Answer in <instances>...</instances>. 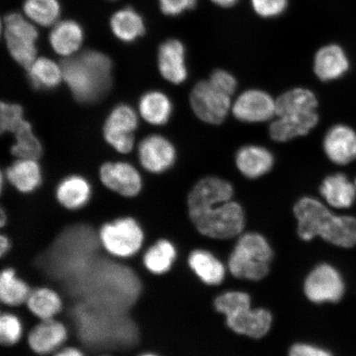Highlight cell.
Returning <instances> with one entry per match:
<instances>
[{
  "label": "cell",
  "mask_w": 356,
  "mask_h": 356,
  "mask_svg": "<svg viewBox=\"0 0 356 356\" xmlns=\"http://www.w3.org/2000/svg\"><path fill=\"white\" fill-rule=\"evenodd\" d=\"M30 82L37 89H51L59 86L63 79L61 66L47 58H39L28 70Z\"/></svg>",
  "instance_id": "cell-30"
},
{
  "label": "cell",
  "mask_w": 356,
  "mask_h": 356,
  "mask_svg": "<svg viewBox=\"0 0 356 356\" xmlns=\"http://www.w3.org/2000/svg\"><path fill=\"white\" fill-rule=\"evenodd\" d=\"M231 96L202 80L193 88L190 95L191 108L202 122L219 124L225 121L231 108Z\"/></svg>",
  "instance_id": "cell-8"
},
{
  "label": "cell",
  "mask_w": 356,
  "mask_h": 356,
  "mask_svg": "<svg viewBox=\"0 0 356 356\" xmlns=\"http://www.w3.org/2000/svg\"><path fill=\"white\" fill-rule=\"evenodd\" d=\"M211 1L222 8H230L235 6L238 0H211Z\"/></svg>",
  "instance_id": "cell-41"
},
{
  "label": "cell",
  "mask_w": 356,
  "mask_h": 356,
  "mask_svg": "<svg viewBox=\"0 0 356 356\" xmlns=\"http://www.w3.org/2000/svg\"><path fill=\"white\" fill-rule=\"evenodd\" d=\"M188 262L191 270L204 283L217 286L225 279L224 265L211 252L200 249L191 252Z\"/></svg>",
  "instance_id": "cell-26"
},
{
  "label": "cell",
  "mask_w": 356,
  "mask_h": 356,
  "mask_svg": "<svg viewBox=\"0 0 356 356\" xmlns=\"http://www.w3.org/2000/svg\"><path fill=\"white\" fill-rule=\"evenodd\" d=\"M235 160L240 172L251 179L265 175L274 164L273 154L259 145L243 146L238 151Z\"/></svg>",
  "instance_id": "cell-21"
},
{
  "label": "cell",
  "mask_w": 356,
  "mask_h": 356,
  "mask_svg": "<svg viewBox=\"0 0 356 356\" xmlns=\"http://www.w3.org/2000/svg\"><path fill=\"white\" fill-rule=\"evenodd\" d=\"M91 195L90 184L79 176L65 178L56 189L58 202L69 211H78L86 207L91 198Z\"/></svg>",
  "instance_id": "cell-24"
},
{
  "label": "cell",
  "mask_w": 356,
  "mask_h": 356,
  "mask_svg": "<svg viewBox=\"0 0 356 356\" xmlns=\"http://www.w3.org/2000/svg\"><path fill=\"white\" fill-rule=\"evenodd\" d=\"M51 356H87L84 350L74 345H65Z\"/></svg>",
  "instance_id": "cell-39"
},
{
  "label": "cell",
  "mask_w": 356,
  "mask_h": 356,
  "mask_svg": "<svg viewBox=\"0 0 356 356\" xmlns=\"http://www.w3.org/2000/svg\"><path fill=\"white\" fill-rule=\"evenodd\" d=\"M320 193L329 206L336 209L350 208L356 198V186L342 173L328 176L320 186Z\"/></svg>",
  "instance_id": "cell-23"
},
{
  "label": "cell",
  "mask_w": 356,
  "mask_h": 356,
  "mask_svg": "<svg viewBox=\"0 0 356 356\" xmlns=\"http://www.w3.org/2000/svg\"><path fill=\"white\" fill-rule=\"evenodd\" d=\"M253 10L265 19L278 17L286 10L288 0H251Z\"/></svg>",
  "instance_id": "cell-35"
},
{
  "label": "cell",
  "mask_w": 356,
  "mask_h": 356,
  "mask_svg": "<svg viewBox=\"0 0 356 356\" xmlns=\"http://www.w3.org/2000/svg\"><path fill=\"white\" fill-rule=\"evenodd\" d=\"M0 108H1V113H0L1 132H15L24 121V111H22V106L3 102Z\"/></svg>",
  "instance_id": "cell-34"
},
{
  "label": "cell",
  "mask_w": 356,
  "mask_h": 356,
  "mask_svg": "<svg viewBox=\"0 0 356 356\" xmlns=\"http://www.w3.org/2000/svg\"><path fill=\"white\" fill-rule=\"evenodd\" d=\"M13 248L12 240L7 234L2 233L0 235V257L6 256Z\"/></svg>",
  "instance_id": "cell-40"
},
{
  "label": "cell",
  "mask_w": 356,
  "mask_h": 356,
  "mask_svg": "<svg viewBox=\"0 0 356 356\" xmlns=\"http://www.w3.org/2000/svg\"><path fill=\"white\" fill-rule=\"evenodd\" d=\"M139 108L142 118L155 126L166 124L172 111L170 99L159 91L145 93L140 100Z\"/></svg>",
  "instance_id": "cell-28"
},
{
  "label": "cell",
  "mask_w": 356,
  "mask_h": 356,
  "mask_svg": "<svg viewBox=\"0 0 356 356\" xmlns=\"http://www.w3.org/2000/svg\"><path fill=\"white\" fill-rule=\"evenodd\" d=\"M137 127L136 111L127 105H118L106 120L104 127L105 140L119 153L131 152L135 143L133 133Z\"/></svg>",
  "instance_id": "cell-11"
},
{
  "label": "cell",
  "mask_w": 356,
  "mask_h": 356,
  "mask_svg": "<svg viewBox=\"0 0 356 356\" xmlns=\"http://www.w3.org/2000/svg\"><path fill=\"white\" fill-rule=\"evenodd\" d=\"M95 356H111V355H106V354H101V355H95Z\"/></svg>",
  "instance_id": "cell-43"
},
{
  "label": "cell",
  "mask_w": 356,
  "mask_h": 356,
  "mask_svg": "<svg viewBox=\"0 0 356 356\" xmlns=\"http://www.w3.org/2000/svg\"><path fill=\"white\" fill-rule=\"evenodd\" d=\"M26 335L24 320L16 312L6 309L0 314V345L13 346L19 344Z\"/></svg>",
  "instance_id": "cell-32"
},
{
  "label": "cell",
  "mask_w": 356,
  "mask_h": 356,
  "mask_svg": "<svg viewBox=\"0 0 356 356\" xmlns=\"http://www.w3.org/2000/svg\"><path fill=\"white\" fill-rule=\"evenodd\" d=\"M232 111L238 121L264 122L275 115V102L268 93L258 89H250L239 95L233 105Z\"/></svg>",
  "instance_id": "cell-13"
},
{
  "label": "cell",
  "mask_w": 356,
  "mask_h": 356,
  "mask_svg": "<svg viewBox=\"0 0 356 356\" xmlns=\"http://www.w3.org/2000/svg\"><path fill=\"white\" fill-rule=\"evenodd\" d=\"M6 176L22 193H33L42 182V172L37 160L19 159L8 168Z\"/></svg>",
  "instance_id": "cell-27"
},
{
  "label": "cell",
  "mask_w": 356,
  "mask_h": 356,
  "mask_svg": "<svg viewBox=\"0 0 356 356\" xmlns=\"http://www.w3.org/2000/svg\"><path fill=\"white\" fill-rule=\"evenodd\" d=\"M100 177L106 188L123 197H133L140 193L142 180L140 173L131 164L106 163L100 169Z\"/></svg>",
  "instance_id": "cell-14"
},
{
  "label": "cell",
  "mask_w": 356,
  "mask_h": 356,
  "mask_svg": "<svg viewBox=\"0 0 356 356\" xmlns=\"http://www.w3.org/2000/svg\"><path fill=\"white\" fill-rule=\"evenodd\" d=\"M139 159L147 171L154 173L165 172L176 159V150L170 141L159 135L146 137L139 146Z\"/></svg>",
  "instance_id": "cell-15"
},
{
  "label": "cell",
  "mask_w": 356,
  "mask_h": 356,
  "mask_svg": "<svg viewBox=\"0 0 356 356\" xmlns=\"http://www.w3.org/2000/svg\"><path fill=\"white\" fill-rule=\"evenodd\" d=\"M216 309L225 314L231 330L252 338L264 337L269 332L273 316L264 309H252L248 293L230 291L218 296Z\"/></svg>",
  "instance_id": "cell-4"
},
{
  "label": "cell",
  "mask_w": 356,
  "mask_h": 356,
  "mask_svg": "<svg viewBox=\"0 0 356 356\" xmlns=\"http://www.w3.org/2000/svg\"><path fill=\"white\" fill-rule=\"evenodd\" d=\"M16 138L11 152L15 157L24 159L38 160L42 154V146L35 136L32 126L29 122H22L13 132Z\"/></svg>",
  "instance_id": "cell-31"
},
{
  "label": "cell",
  "mask_w": 356,
  "mask_h": 356,
  "mask_svg": "<svg viewBox=\"0 0 356 356\" xmlns=\"http://www.w3.org/2000/svg\"><path fill=\"white\" fill-rule=\"evenodd\" d=\"M234 188L228 181L207 177L191 189L188 199V213L195 229L207 237L228 239L242 233L244 212L232 200Z\"/></svg>",
  "instance_id": "cell-1"
},
{
  "label": "cell",
  "mask_w": 356,
  "mask_h": 356,
  "mask_svg": "<svg viewBox=\"0 0 356 356\" xmlns=\"http://www.w3.org/2000/svg\"><path fill=\"white\" fill-rule=\"evenodd\" d=\"M139 257L144 268L154 275H163L172 270L177 257V248L170 240L159 238L144 248Z\"/></svg>",
  "instance_id": "cell-20"
},
{
  "label": "cell",
  "mask_w": 356,
  "mask_h": 356,
  "mask_svg": "<svg viewBox=\"0 0 356 356\" xmlns=\"http://www.w3.org/2000/svg\"><path fill=\"white\" fill-rule=\"evenodd\" d=\"M69 339L68 326L58 318L38 321L25 335L31 350L40 356H51L67 345Z\"/></svg>",
  "instance_id": "cell-9"
},
{
  "label": "cell",
  "mask_w": 356,
  "mask_h": 356,
  "mask_svg": "<svg viewBox=\"0 0 356 356\" xmlns=\"http://www.w3.org/2000/svg\"><path fill=\"white\" fill-rule=\"evenodd\" d=\"M111 28L115 37L124 42H132L145 33L143 19L131 8L115 13L111 19Z\"/></svg>",
  "instance_id": "cell-29"
},
{
  "label": "cell",
  "mask_w": 356,
  "mask_h": 356,
  "mask_svg": "<svg viewBox=\"0 0 356 356\" xmlns=\"http://www.w3.org/2000/svg\"><path fill=\"white\" fill-rule=\"evenodd\" d=\"M99 240L106 254L119 260H129L144 250L146 235L135 218L119 217L100 226Z\"/></svg>",
  "instance_id": "cell-5"
},
{
  "label": "cell",
  "mask_w": 356,
  "mask_h": 356,
  "mask_svg": "<svg viewBox=\"0 0 356 356\" xmlns=\"http://www.w3.org/2000/svg\"><path fill=\"white\" fill-rule=\"evenodd\" d=\"M4 38L8 51L17 63L28 70L37 56L35 42L38 30L19 13H10L4 19Z\"/></svg>",
  "instance_id": "cell-7"
},
{
  "label": "cell",
  "mask_w": 356,
  "mask_h": 356,
  "mask_svg": "<svg viewBox=\"0 0 356 356\" xmlns=\"http://www.w3.org/2000/svg\"><path fill=\"white\" fill-rule=\"evenodd\" d=\"M83 33L77 22L64 21L54 26L50 34V42L54 51L62 56L70 57L81 47Z\"/></svg>",
  "instance_id": "cell-25"
},
{
  "label": "cell",
  "mask_w": 356,
  "mask_h": 356,
  "mask_svg": "<svg viewBox=\"0 0 356 356\" xmlns=\"http://www.w3.org/2000/svg\"><path fill=\"white\" fill-rule=\"evenodd\" d=\"M197 0H159V6L165 15L177 16L186 10H193Z\"/></svg>",
  "instance_id": "cell-37"
},
{
  "label": "cell",
  "mask_w": 356,
  "mask_h": 356,
  "mask_svg": "<svg viewBox=\"0 0 356 356\" xmlns=\"http://www.w3.org/2000/svg\"><path fill=\"white\" fill-rule=\"evenodd\" d=\"M32 286L11 266L1 267L0 273V301L7 309H16L25 305Z\"/></svg>",
  "instance_id": "cell-22"
},
{
  "label": "cell",
  "mask_w": 356,
  "mask_h": 356,
  "mask_svg": "<svg viewBox=\"0 0 356 356\" xmlns=\"http://www.w3.org/2000/svg\"><path fill=\"white\" fill-rule=\"evenodd\" d=\"M355 186H356V178H355Z\"/></svg>",
  "instance_id": "cell-44"
},
{
  "label": "cell",
  "mask_w": 356,
  "mask_h": 356,
  "mask_svg": "<svg viewBox=\"0 0 356 356\" xmlns=\"http://www.w3.org/2000/svg\"><path fill=\"white\" fill-rule=\"evenodd\" d=\"M350 62L343 48L337 44L319 49L314 57V73L323 82L340 79L348 71Z\"/></svg>",
  "instance_id": "cell-19"
},
{
  "label": "cell",
  "mask_w": 356,
  "mask_h": 356,
  "mask_svg": "<svg viewBox=\"0 0 356 356\" xmlns=\"http://www.w3.org/2000/svg\"><path fill=\"white\" fill-rule=\"evenodd\" d=\"M24 306L38 321H42L59 318L65 300L56 289L43 284L33 288Z\"/></svg>",
  "instance_id": "cell-17"
},
{
  "label": "cell",
  "mask_w": 356,
  "mask_h": 356,
  "mask_svg": "<svg viewBox=\"0 0 356 356\" xmlns=\"http://www.w3.org/2000/svg\"><path fill=\"white\" fill-rule=\"evenodd\" d=\"M61 68L67 86L81 104H95L104 99L111 86L113 64L101 52L84 51L65 60Z\"/></svg>",
  "instance_id": "cell-3"
},
{
  "label": "cell",
  "mask_w": 356,
  "mask_h": 356,
  "mask_svg": "<svg viewBox=\"0 0 356 356\" xmlns=\"http://www.w3.org/2000/svg\"><path fill=\"white\" fill-rule=\"evenodd\" d=\"M289 356H333L328 350L308 344H296L289 350Z\"/></svg>",
  "instance_id": "cell-38"
},
{
  "label": "cell",
  "mask_w": 356,
  "mask_h": 356,
  "mask_svg": "<svg viewBox=\"0 0 356 356\" xmlns=\"http://www.w3.org/2000/svg\"><path fill=\"white\" fill-rule=\"evenodd\" d=\"M318 106L317 97L313 92L306 88H293L275 101V115L291 121H309L318 117Z\"/></svg>",
  "instance_id": "cell-12"
},
{
  "label": "cell",
  "mask_w": 356,
  "mask_h": 356,
  "mask_svg": "<svg viewBox=\"0 0 356 356\" xmlns=\"http://www.w3.org/2000/svg\"><path fill=\"white\" fill-rule=\"evenodd\" d=\"M212 86H215L226 95L232 96L237 88L236 79L229 72L222 70H216L208 79Z\"/></svg>",
  "instance_id": "cell-36"
},
{
  "label": "cell",
  "mask_w": 356,
  "mask_h": 356,
  "mask_svg": "<svg viewBox=\"0 0 356 356\" xmlns=\"http://www.w3.org/2000/svg\"><path fill=\"white\" fill-rule=\"evenodd\" d=\"M24 10L31 20L44 26L54 24L60 13L57 0H25Z\"/></svg>",
  "instance_id": "cell-33"
},
{
  "label": "cell",
  "mask_w": 356,
  "mask_h": 356,
  "mask_svg": "<svg viewBox=\"0 0 356 356\" xmlns=\"http://www.w3.org/2000/svg\"><path fill=\"white\" fill-rule=\"evenodd\" d=\"M298 221V234L305 241L321 237L341 248L356 244V217L335 216L318 200L301 198L293 207Z\"/></svg>",
  "instance_id": "cell-2"
},
{
  "label": "cell",
  "mask_w": 356,
  "mask_h": 356,
  "mask_svg": "<svg viewBox=\"0 0 356 356\" xmlns=\"http://www.w3.org/2000/svg\"><path fill=\"white\" fill-rule=\"evenodd\" d=\"M344 292V280L339 271L331 265L316 266L306 278L305 296L316 304L339 301Z\"/></svg>",
  "instance_id": "cell-10"
},
{
  "label": "cell",
  "mask_w": 356,
  "mask_h": 356,
  "mask_svg": "<svg viewBox=\"0 0 356 356\" xmlns=\"http://www.w3.org/2000/svg\"><path fill=\"white\" fill-rule=\"evenodd\" d=\"M273 257L268 242L259 234L248 233L238 240L229 259V268L234 277L260 280L269 273Z\"/></svg>",
  "instance_id": "cell-6"
},
{
  "label": "cell",
  "mask_w": 356,
  "mask_h": 356,
  "mask_svg": "<svg viewBox=\"0 0 356 356\" xmlns=\"http://www.w3.org/2000/svg\"><path fill=\"white\" fill-rule=\"evenodd\" d=\"M159 68L168 81L180 84L188 77L184 44L175 39L168 40L159 47Z\"/></svg>",
  "instance_id": "cell-18"
},
{
  "label": "cell",
  "mask_w": 356,
  "mask_h": 356,
  "mask_svg": "<svg viewBox=\"0 0 356 356\" xmlns=\"http://www.w3.org/2000/svg\"><path fill=\"white\" fill-rule=\"evenodd\" d=\"M323 149L332 163L346 165L356 159V132L345 124L334 126L325 136Z\"/></svg>",
  "instance_id": "cell-16"
},
{
  "label": "cell",
  "mask_w": 356,
  "mask_h": 356,
  "mask_svg": "<svg viewBox=\"0 0 356 356\" xmlns=\"http://www.w3.org/2000/svg\"><path fill=\"white\" fill-rule=\"evenodd\" d=\"M136 356H162L158 353H153V351H145V353H142Z\"/></svg>",
  "instance_id": "cell-42"
}]
</instances>
